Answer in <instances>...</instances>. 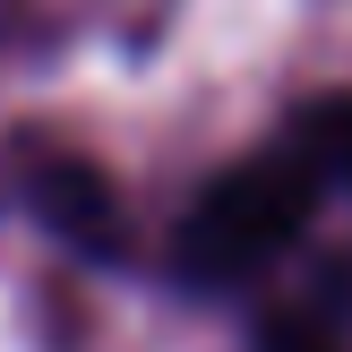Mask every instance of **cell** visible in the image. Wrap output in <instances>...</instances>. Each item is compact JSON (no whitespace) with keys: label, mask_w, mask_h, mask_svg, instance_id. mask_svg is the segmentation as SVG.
I'll list each match as a JSON object with an SVG mask.
<instances>
[{"label":"cell","mask_w":352,"mask_h":352,"mask_svg":"<svg viewBox=\"0 0 352 352\" xmlns=\"http://www.w3.org/2000/svg\"><path fill=\"white\" fill-rule=\"evenodd\" d=\"M275 352H336V344H318V336H275Z\"/></svg>","instance_id":"3957f363"},{"label":"cell","mask_w":352,"mask_h":352,"mask_svg":"<svg viewBox=\"0 0 352 352\" xmlns=\"http://www.w3.org/2000/svg\"><path fill=\"white\" fill-rule=\"evenodd\" d=\"M34 206H43L78 250H95V258L120 250V206H112V189L86 164H34Z\"/></svg>","instance_id":"7a4b0ae2"},{"label":"cell","mask_w":352,"mask_h":352,"mask_svg":"<svg viewBox=\"0 0 352 352\" xmlns=\"http://www.w3.org/2000/svg\"><path fill=\"white\" fill-rule=\"evenodd\" d=\"M336 181H352V95L301 103L275 146L241 155V164H223L206 181V198L181 223V275L206 292L250 284L258 267H275L292 250V232L309 223V206Z\"/></svg>","instance_id":"6da1fadb"}]
</instances>
